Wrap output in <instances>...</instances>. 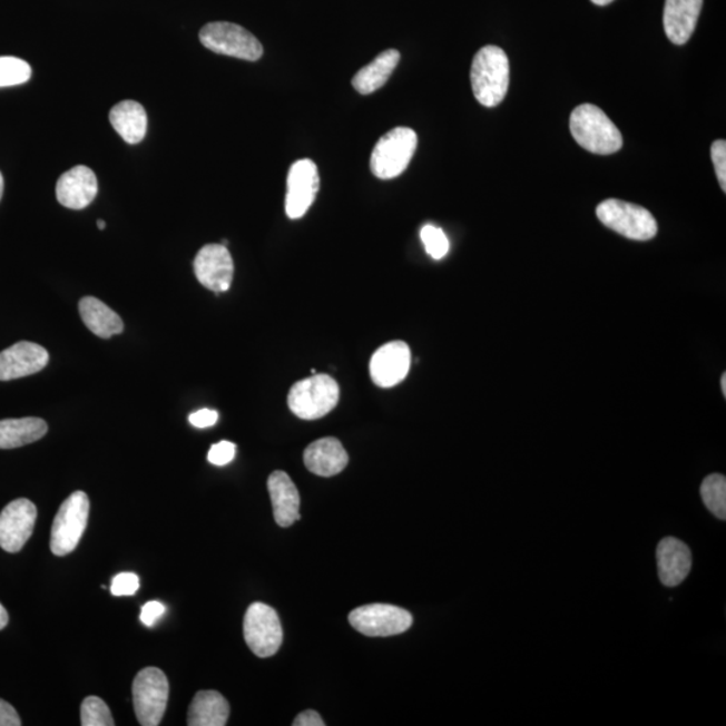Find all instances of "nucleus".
<instances>
[{"mask_svg":"<svg viewBox=\"0 0 726 726\" xmlns=\"http://www.w3.org/2000/svg\"><path fill=\"white\" fill-rule=\"evenodd\" d=\"M230 715V706L222 693L200 690L194 697L187 713L189 726H225Z\"/></svg>","mask_w":726,"mask_h":726,"instance_id":"obj_22","label":"nucleus"},{"mask_svg":"<svg viewBox=\"0 0 726 726\" xmlns=\"http://www.w3.org/2000/svg\"><path fill=\"white\" fill-rule=\"evenodd\" d=\"M304 464L313 474L330 478L341 474L346 469L349 455L342 443L335 438H323L310 444L304 451Z\"/></svg>","mask_w":726,"mask_h":726,"instance_id":"obj_20","label":"nucleus"},{"mask_svg":"<svg viewBox=\"0 0 726 726\" xmlns=\"http://www.w3.org/2000/svg\"><path fill=\"white\" fill-rule=\"evenodd\" d=\"M48 350L32 342H18L0 353V381L28 377L43 371L49 363Z\"/></svg>","mask_w":726,"mask_h":726,"instance_id":"obj_15","label":"nucleus"},{"mask_svg":"<svg viewBox=\"0 0 726 726\" xmlns=\"http://www.w3.org/2000/svg\"><path fill=\"white\" fill-rule=\"evenodd\" d=\"M199 41L214 53L239 58L245 61L261 60L264 49L261 41L236 23L212 22L199 31Z\"/></svg>","mask_w":726,"mask_h":726,"instance_id":"obj_7","label":"nucleus"},{"mask_svg":"<svg viewBox=\"0 0 726 726\" xmlns=\"http://www.w3.org/2000/svg\"><path fill=\"white\" fill-rule=\"evenodd\" d=\"M244 638L256 657H274L283 644V627L275 609L253 602L245 614Z\"/></svg>","mask_w":726,"mask_h":726,"instance_id":"obj_9","label":"nucleus"},{"mask_svg":"<svg viewBox=\"0 0 726 726\" xmlns=\"http://www.w3.org/2000/svg\"><path fill=\"white\" fill-rule=\"evenodd\" d=\"M570 133L582 148L598 155H611L624 147V138L614 121L592 104L577 107L569 120Z\"/></svg>","mask_w":726,"mask_h":726,"instance_id":"obj_2","label":"nucleus"},{"mask_svg":"<svg viewBox=\"0 0 726 726\" xmlns=\"http://www.w3.org/2000/svg\"><path fill=\"white\" fill-rule=\"evenodd\" d=\"M109 120L120 138L128 145H138L147 134V112L138 101L126 100L111 109Z\"/></svg>","mask_w":726,"mask_h":726,"instance_id":"obj_21","label":"nucleus"},{"mask_svg":"<svg viewBox=\"0 0 726 726\" xmlns=\"http://www.w3.org/2000/svg\"><path fill=\"white\" fill-rule=\"evenodd\" d=\"M82 726H115L111 710L101 698L90 696L81 705Z\"/></svg>","mask_w":726,"mask_h":726,"instance_id":"obj_28","label":"nucleus"},{"mask_svg":"<svg viewBox=\"0 0 726 726\" xmlns=\"http://www.w3.org/2000/svg\"><path fill=\"white\" fill-rule=\"evenodd\" d=\"M418 134L412 128L398 127L386 133L375 145L371 170L379 179H393L410 166L418 148Z\"/></svg>","mask_w":726,"mask_h":726,"instance_id":"obj_4","label":"nucleus"},{"mask_svg":"<svg viewBox=\"0 0 726 726\" xmlns=\"http://www.w3.org/2000/svg\"><path fill=\"white\" fill-rule=\"evenodd\" d=\"M9 624V614L6 611V608L0 605V630H3Z\"/></svg>","mask_w":726,"mask_h":726,"instance_id":"obj_37","label":"nucleus"},{"mask_svg":"<svg viewBox=\"0 0 726 726\" xmlns=\"http://www.w3.org/2000/svg\"><path fill=\"white\" fill-rule=\"evenodd\" d=\"M659 579L666 587L683 585L691 570L689 547L678 538L666 537L657 548Z\"/></svg>","mask_w":726,"mask_h":726,"instance_id":"obj_17","label":"nucleus"},{"mask_svg":"<svg viewBox=\"0 0 726 726\" xmlns=\"http://www.w3.org/2000/svg\"><path fill=\"white\" fill-rule=\"evenodd\" d=\"M48 433L47 421L38 418L0 421V450L19 449L41 440Z\"/></svg>","mask_w":726,"mask_h":726,"instance_id":"obj_25","label":"nucleus"},{"mask_svg":"<svg viewBox=\"0 0 726 726\" xmlns=\"http://www.w3.org/2000/svg\"><path fill=\"white\" fill-rule=\"evenodd\" d=\"M89 498L76 491L65 499L51 528L50 549L58 557L68 556L79 544L89 518Z\"/></svg>","mask_w":726,"mask_h":726,"instance_id":"obj_6","label":"nucleus"},{"mask_svg":"<svg viewBox=\"0 0 726 726\" xmlns=\"http://www.w3.org/2000/svg\"><path fill=\"white\" fill-rule=\"evenodd\" d=\"M80 315L86 326L102 340L122 333L125 323L121 317L109 308L106 303L94 296L82 297L79 304Z\"/></svg>","mask_w":726,"mask_h":726,"instance_id":"obj_23","label":"nucleus"},{"mask_svg":"<svg viewBox=\"0 0 726 726\" xmlns=\"http://www.w3.org/2000/svg\"><path fill=\"white\" fill-rule=\"evenodd\" d=\"M236 457V444L230 442H219L212 445L209 453H207V459L214 465H226L232 462Z\"/></svg>","mask_w":726,"mask_h":726,"instance_id":"obj_32","label":"nucleus"},{"mask_svg":"<svg viewBox=\"0 0 726 726\" xmlns=\"http://www.w3.org/2000/svg\"><path fill=\"white\" fill-rule=\"evenodd\" d=\"M596 214L602 225L627 238L647 242L657 236V219L645 207L620 199H607L598 206Z\"/></svg>","mask_w":726,"mask_h":726,"instance_id":"obj_5","label":"nucleus"},{"mask_svg":"<svg viewBox=\"0 0 726 726\" xmlns=\"http://www.w3.org/2000/svg\"><path fill=\"white\" fill-rule=\"evenodd\" d=\"M139 587L138 575L125 572L114 577L111 592L114 596H133L138 591Z\"/></svg>","mask_w":726,"mask_h":726,"instance_id":"obj_30","label":"nucleus"},{"mask_svg":"<svg viewBox=\"0 0 726 726\" xmlns=\"http://www.w3.org/2000/svg\"><path fill=\"white\" fill-rule=\"evenodd\" d=\"M294 726H324L321 715L315 710H306L301 713L293 723Z\"/></svg>","mask_w":726,"mask_h":726,"instance_id":"obj_36","label":"nucleus"},{"mask_svg":"<svg viewBox=\"0 0 726 726\" xmlns=\"http://www.w3.org/2000/svg\"><path fill=\"white\" fill-rule=\"evenodd\" d=\"M37 522L36 504L29 499L12 501L0 513V548L9 553L21 552Z\"/></svg>","mask_w":726,"mask_h":726,"instance_id":"obj_11","label":"nucleus"},{"mask_svg":"<svg viewBox=\"0 0 726 726\" xmlns=\"http://www.w3.org/2000/svg\"><path fill=\"white\" fill-rule=\"evenodd\" d=\"M591 2L598 6H607L609 3H612L614 0H591Z\"/></svg>","mask_w":726,"mask_h":726,"instance_id":"obj_39","label":"nucleus"},{"mask_svg":"<svg viewBox=\"0 0 726 726\" xmlns=\"http://www.w3.org/2000/svg\"><path fill=\"white\" fill-rule=\"evenodd\" d=\"M703 501L718 520H726V478L722 474H712L702 485Z\"/></svg>","mask_w":726,"mask_h":726,"instance_id":"obj_26","label":"nucleus"},{"mask_svg":"<svg viewBox=\"0 0 726 726\" xmlns=\"http://www.w3.org/2000/svg\"><path fill=\"white\" fill-rule=\"evenodd\" d=\"M320 186V173L313 160L301 159L291 166L285 197V213L291 219H300L307 213L314 204Z\"/></svg>","mask_w":726,"mask_h":726,"instance_id":"obj_12","label":"nucleus"},{"mask_svg":"<svg viewBox=\"0 0 726 726\" xmlns=\"http://www.w3.org/2000/svg\"><path fill=\"white\" fill-rule=\"evenodd\" d=\"M421 242L425 246L428 255L434 261H442L450 251V242L445 233L433 225H425L420 232Z\"/></svg>","mask_w":726,"mask_h":726,"instance_id":"obj_29","label":"nucleus"},{"mask_svg":"<svg viewBox=\"0 0 726 726\" xmlns=\"http://www.w3.org/2000/svg\"><path fill=\"white\" fill-rule=\"evenodd\" d=\"M356 631L372 638L393 637L412 627L413 618L406 609L391 605H369L355 608L349 615Z\"/></svg>","mask_w":726,"mask_h":726,"instance_id":"obj_10","label":"nucleus"},{"mask_svg":"<svg viewBox=\"0 0 726 726\" xmlns=\"http://www.w3.org/2000/svg\"><path fill=\"white\" fill-rule=\"evenodd\" d=\"M510 81L509 58L501 48L484 47L478 51L471 67V87L482 106H499L508 95Z\"/></svg>","mask_w":726,"mask_h":726,"instance_id":"obj_1","label":"nucleus"},{"mask_svg":"<svg viewBox=\"0 0 726 726\" xmlns=\"http://www.w3.org/2000/svg\"><path fill=\"white\" fill-rule=\"evenodd\" d=\"M168 680L157 667H146L138 673L133 684L135 715L143 726H158L164 719L167 703Z\"/></svg>","mask_w":726,"mask_h":726,"instance_id":"obj_8","label":"nucleus"},{"mask_svg":"<svg viewBox=\"0 0 726 726\" xmlns=\"http://www.w3.org/2000/svg\"><path fill=\"white\" fill-rule=\"evenodd\" d=\"M340 401V385L328 374L296 382L288 393V406L302 420H317L326 416Z\"/></svg>","mask_w":726,"mask_h":726,"instance_id":"obj_3","label":"nucleus"},{"mask_svg":"<svg viewBox=\"0 0 726 726\" xmlns=\"http://www.w3.org/2000/svg\"><path fill=\"white\" fill-rule=\"evenodd\" d=\"M268 491L278 527L288 528L301 520V496L293 479L284 471L272 472Z\"/></svg>","mask_w":726,"mask_h":726,"instance_id":"obj_18","label":"nucleus"},{"mask_svg":"<svg viewBox=\"0 0 726 726\" xmlns=\"http://www.w3.org/2000/svg\"><path fill=\"white\" fill-rule=\"evenodd\" d=\"M4 192V179L2 173H0V199L3 197Z\"/></svg>","mask_w":726,"mask_h":726,"instance_id":"obj_38","label":"nucleus"},{"mask_svg":"<svg viewBox=\"0 0 726 726\" xmlns=\"http://www.w3.org/2000/svg\"><path fill=\"white\" fill-rule=\"evenodd\" d=\"M722 389H723L724 398H726V374L725 373L723 374V377H722Z\"/></svg>","mask_w":726,"mask_h":726,"instance_id":"obj_40","label":"nucleus"},{"mask_svg":"<svg viewBox=\"0 0 726 726\" xmlns=\"http://www.w3.org/2000/svg\"><path fill=\"white\" fill-rule=\"evenodd\" d=\"M411 349L403 341H393L380 347L371 360V375L375 385L392 387L406 379L411 369Z\"/></svg>","mask_w":726,"mask_h":726,"instance_id":"obj_14","label":"nucleus"},{"mask_svg":"<svg viewBox=\"0 0 726 726\" xmlns=\"http://www.w3.org/2000/svg\"><path fill=\"white\" fill-rule=\"evenodd\" d=\"M400 62V53L395 49L382 51L374 60L359 70L353 77V87L361 95H371L384 87Z\"/></svg>","mask_w":726,"mask_h":726,"instance_id":"obj_24","label":"nucleus"},{"mask_svg":"<svg viewBox=\"0 0 726 726\" xmlns=\"http://www.w3.org/2000/svg\"><path fill=\"white\" fill-rule=\"evenodd\" d=\"M194 274L205 288L217 295L230 288L235 264L228 246L223 244H207L197 253L194 261Z\"/></svg>","mask_w":726,"mask_h":726,"instance_id":"obj_13","label":"nucleus"},{"mask_svg":"<svg viewBox=\"0 0 726 726\" xmlns=\"http://www.w3.org/2000/svg\"><path fill=\"white\" fill-rule=\"evenodd\" d=\"M189 421L193 426L203 430V428L216 425L218 421V412L213 410H200L192 413Z\"/></svg>","mask_w":726,"mask_h":726,"instance_id":"obj_34","label":"nucleus"},{"mask_svg":"<svg viewBox=\"0 0 726 726\" xmlns=\"http://www.w3.org/2000/svg\"><path fill=\"white\" fill-rule=\"evenodd\" d=\"M31 77V67L17 57H0V88L21 86Z\"/></svg>","mask_w":726,"mask_h":726,"instance_id":"obj_27","label":"nucleus"},{"mask_svg":"<svg viewBox=\"0 0 726 726\" xmlns=\"http://www.w3.org/2000/svg\"><path fill=\"white\" fill-rule=\"evenodd\" d=\"M166 612V607L159 601H148L141 607L140 620L143 625L151 627L160 616Z\"/></svg>","mask_w":726,"mask_h":726,"instance_id":"obj_33","label":"nucleus"},{"mask_svg":"<svg viewBox=\"0 0 726 726\" xmlns=\"http://www.w3.org/2000/svg\"><path fill=\"white\" fill-rule=\"evenodd\" d=\"M704 0H666L664 26L673 43L685 45L690 40L702 14Z\"/></svg>","mask_w":726,"mask_h":726,"instance_id":"obj_19","label":"nucleus"},{"mask_svg":"<svg viewBox=\"0 0 726 726\" xmlns=\"http://www.w3.org/2000/svg\"><path fill=\"white\" fill-rule=\"evenodd\" d=\"M21 717H19L14 706L0 699V726H21Z\"/></svg>","mask_w":726,"mask_h":726,"instance_id":"obj_35","label":"nucleus"},{"mask_svg":"<svg viewBox=\"0 0 726 726\" xmlns=\"http://www.w3.org/2000/svg\"><path fill=\"white\" fill-rule=\"evenodd\" d=\"M712 160L719 182V186L726 193V141L716 140L712 145Z\"/></svg>","mask_w":726,"mask_h":726,"instance_id":"obj_31","label":"nucleus"},{"mask_svg":"<svg viewBox=\"0 0 726 726\" xmlns=\"http://www.w3.org/2000/svg\"><path fill=\"white\" fill-rule=\"evenodd\" d=\"M106 226L107 225L106 223L102 222V219H99V222H97V228H99L100 230L106 229Z\"/></svg>","mask_w":726,"mask_h":726,"instance_id":"obj_41","label":"nucleus"},{"mask_svg":"<svg viewBox=\"0 0 726 726\" xmlns=\"http://www.w3.org/2000/svg\"><path fill=\"white\" fill-rule=\"evenodd\" d=\"M99 192L96 174L87 166H76L57 182L58 203L71 210L86 209Z\"/></svg>","mask_w":726,"mask_h":726,"instance_id":"obj_16","label":"nucleus"}]
</instances>
